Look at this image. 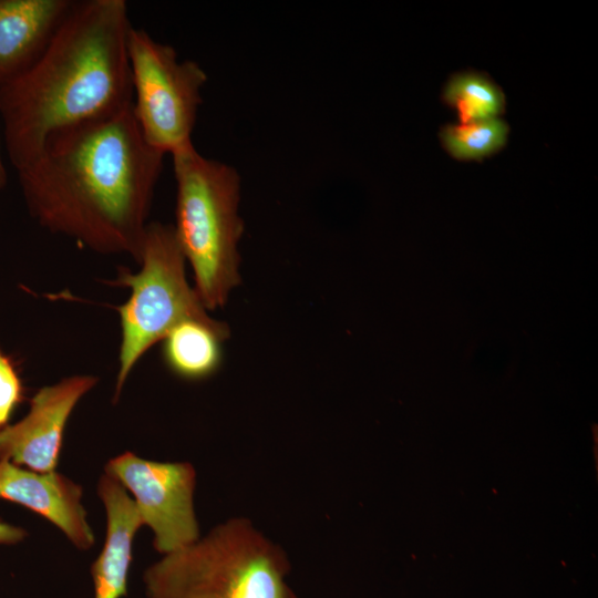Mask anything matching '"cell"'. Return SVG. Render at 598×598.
<instances>
[{"label":"cell","instance_id":"obj_11","mask_svg":"<svg viewBox=\"0 0 598 598\" xmlns=\"http://www.w3.org/2000/svg\"><path fill=\"white\" fill-rule=\"evenodd\" d=\"M97 495L106 513V535L91 567L93 598H123L127 595L133 539L143 522L132 497L111 475L101 476Z\"/></svg>","mask_w":598,"mask_h":598},{"label":"cell","instance_id":"obj_9","mask_svg":"<svg viewBox=\"0 0 598 598\" xmlns=\"http://www.w3.org/2000/svg\"><path fill=\"white\" fill-rule=\"evenodd\" d=\"M83 489L56 471L42 473L0 460V499L42 516L80 550H89L95 536L82 505Z\"/></svg>","mask_w":598,"mask_h":598},{"label":"cell","instance_id":"obj_14","mask_svg":"<svg viewBox=\"0 0 598 598\" xmlns=\"http://www.w3.org/2000/svg\"><path fill=\"white\" fill-rule=\"evenodd\" d=\"M508 125L499 117L447 124L442 127L440 138L447 153L462 161L485 158L506 144Z\"/></svg>","mask_w":598,"mask_h":598},{"label":"cell","instance_id":"obj_16","mask_svg":"<svg viewBox=\"0 0 598 598\" xmlns=\"http://www.w3.org/2000/svg\"><path fill=\"white\" fill-rule=\"evenodd\" d=\"M25 529L0 519V545H12L27 537Z\"/></svg>","mask_w":598,"mask_h":598},{"label":"cell","instance_id":"obj_15","mask_svg":"<svg viewBox=\"0 0 598 598\" xmlns=\"http://www.w3.org/2000/svg\"><path fill=\"white\" fill-rule=\"evenodd\" d=\"M23 400V385L13 361L0 349V430Z\"/></svg>","mask_w":598,"mask_h":598},{"label":"cell","instance_id":"obj_2","mask_svg":"<svg viewBox=\"0 0 598 598\" xmlns=\"http://www.w3.org/2000/svg\"><path fill=\"white\" fill-rule=\"evenodd\" d=\"M124 0H74L37 61L0 89L11 165L21 169L54 133L132 106Z\"/></svg>","mask_w":598,"mask_h":598},{"label":"cell","instance_id":"obj_13","mask_svg":"<svg viewBox=\"0 0 598 598\" xmlns=\"http://www.w3.org/2000/svg\"><path fill=\"white\" fill-rule=\"evenodd\" d=\"M443 100L456 111L461 123L498 117L505 107L503 91L475 72L452 76L443 90Z\"/></svg>","mask_w":598,"mask_h":598},{"label":"cell","instance_id":"obj_12","mask_svg":"<svg viewBox=\"0 0 598 598\" xmlns=\"http://www.w3.org/2000/svg\"><path fill=\"white\" fill-rule=\"evenodd\" d=\"M228 337V326L212 317L184 320L162 340L164 363L181 379H207L220 368L223 344Z\"/></svg>","mask_w":598,"mask_h":598},{"label":"cell","instance_id":"obj_8","mask_svg":"<svg viewBox=\"0 0 598 598\" xmlns=\"http://www.w3.org/2000/svg\"><path fill=\"white\" fill-rule=\"evenodd\" d=\"M97 382L95 375L75 374L39 389L25 416L0 430V460L37 472L55 471L70 416Z\"/></svg>","mask_w":598,"mask_h":598},{"label":"cell","instance_id":"obj_10","mask_svg":"<svg viewBox=\"0 0 598 598\" xmlns=\"http://www.w3.org/2000/svg\"><path fill=\"white\" fill-rule=\"evenodd\" d=\"M74 0H0V89L41 55Z\"/></svg>","mask_w":598,"mask_h":598},{"label":"cell","instance_id":"obj_6","mask_svg":"<svg viewBox=\"0 0 598 598\" xmlns=\"http://www.w3.org/2000/svg\"><path fill=\"white\" fill-rule=\"evenodd\" d=\"M127 55L133 115L145 142L163 155L193 144L192 133L207 74L195 61L132 27Z\"/></svg>","mask_w":598,"mask_h":598},{"label":"cell","instance_id":"obj_5","mask_svg":"<svg viewBox=\"0 0 598 598\" xmlns=\"http://www.w3.org/2000/svg\"><path fill=\"white\" fill-rule=\"evenodd\" d=\"M137 262V272L120 268L112 281L131 290L128 299L116 307L121 339L114 401L145 353L176 324L210 318L187 280L186 260L173 226L148 223Z\"/></svg>","mask_w":598,"mask_h":598},{"label":"cell","instance_id":"obj_1","mask_svg":"<svg viewBox=\"0 0 598 598\" xmlns=\"http://www.w3.org/2000/svg\"><path fill=\"white\" fill-rule=\"evenodd\" d=\"M164 156L145 142L131 106L54 133L17 172L42 228L137 261Z\"/></svg>","mask_w":598,"mask_h":598},{"label":"cell","instance_id":"obj_17","mask_svg":"<svg viewBox=\"0 0 598 598\" xmlns=\"http://www.w3.org/2000/svg\"><path fill=\"white\" fill-rule=\"evenodd\" d=\"M1 146H2V138H1V131H0V190L7 185V182H8V174H7V169L3 163V158H2Z\"/></svg>","mask_w":598,"mask_h":598},{"label":"cell","instance_id":"obj_4","mask_svg":"<svg viewBox=\"0 0 598 598\" xmlns=\"http://www.w3.org/2000/svg\"><path fill=\"white\" fill-rule=\"evenodd\" d=\"M290 568L281 547L236 517L163 555L143 584L147 598H298L286 581Z\"/></svg>","mask_w":598,"mask_h":598},{"label":"cell","instance_id":"obj_7","mask_svg":"<svg viewBox=\"0 0 598 598\" xmlns=\"http://www.w3.org/2000/svg\"><path fill=\"white\" fill-rule=\"evenodd\" d=\"M104 473L132 494L143 525L153 532L156 551L171 554L199 538L190 463L156 462L124 452L106 463Z\"/></svg>","mask_w":598,"mask_h":598},{"label":"cell","instance_id":"obj_3","mask_svg":"<svg viewBox=\"0 0 598 598\" xmlns=\"http://www.w3.org/2000/svg\"><path fill=\"white\" fill-rule=\"evenodd\" d=\"M176 181L175 237L207 310L221 308L239 285L240 177L194 144L171 155Z\"/></svg>","mask_w":598,"mask_h":598}]
</instances>
